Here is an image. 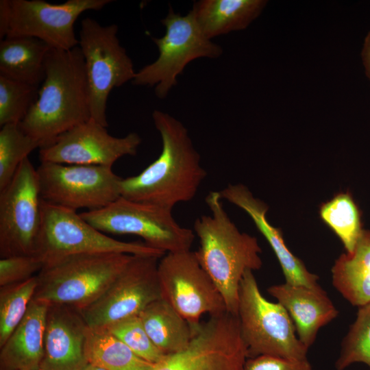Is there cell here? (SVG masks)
<instances>
[{
    "label": "cell",
    "instance_id": "83f0119b",
    "mask_svg": "<svg viewBox=\"0 0 370 370\" xmlns=\"http://www.w3.org/2000/svg\"><path fill=\"white\" fill-rule=\"evenodd\" d=\"M40 143L25 133L19 124L11 123L0 130V191L11 182L21 162Z\"/></svg>",
    "mask_w": 370,
    "mask_h": 370
},
{
    "label": "cell",
    "instance_id": "d4e9b609",
    "mask_svg": "<svg viewBox=\"0 0 370 370\" xmlns=\"http://www.w3.org/2000/svg\"><path fill=\"white\" fill-rule=\"evenodd\" d=\"M85 356L88 363L106 370H152L156 365L138 356L108 331L89 328Z\"/></svg>",
    "mask_w": 370,
    "mask_h": 370
},
{
    "label": "cell",
    "instance_id": "3957f363",
    "mask_svg": "<svg viewBox=\"0 0 370 370\" xmlns=\"http://www.w3.org/2000/svg\"><path fill=\"white\" fill-rule=\"evenodd\" d=\"M219 191L205 201L211 213L198 217L193 232L199 241L197 259L219 288L227 310L237 316L238 290L247 271L262 267V249L256 237L241 232L225 212Z\"/></svg>",
    "mask_w": 370,
    "mask_h": 370
},
{
    "label": "cell",
    "instance_id": "e0dca14e",
    "mask_svg": "<svg viewBox=\"0 0 370 370\" xmlns=\"http://www.w3.org/2000/svg\"><path fill=\"white\" fill-rule=\"evenodd\" d=\"M88 327L79 310L48 304L42 370H83L88 363L85 347Z\"/></svg>",
    "mask_w": 370,
    "mask_h": 370
},
{
    "label": "cell",
    "instance_id": "6da1fadb",
    "mask_svg": "<svg viewBox=\"0 0 370 370\" xmlns=\"http://www.w3.org/2000/svg\"><path fill=\"white\" fill-rule=\"evenodd\" d=\"M152 118L161 137V153L139 174L121 179V197L173 210L196 196L207 172L180 121L158 110Z\"/></svg>",
    "mask_w": 370,
    "mask_h": 370
},
{
    "label": "cell",
    "instance_id": "2e32d148",
    "mask_svg": "<svg viewBox=\"0 0 370 370\" xmlns=\"http://www.w3.org/2000/svg\"><path fill=\"white\" fill-rule=\"evenodd\" d=\"M106 127L90 118L40 148V162L112 168L119 158L136 154L142 141L137 133L115 137Z\"/></svg>",
    "mask_w": 370,
    "mask_h": 370
},
{
    "label": "cell",
    "instance_id": "836d02e7",
    "mask_svg": "<svg viewBox=\"0 0 370 370\" xmlns=\"http://www.w3.org/2000/svg\"><path fill=\"white\" fill-rule=\"evenodd\" d=\"M10 12L9 0L0 1V38L6 37L10 24Z\"/></svg>",
    "mask_w": 370,
    "mask_h": 370
},
{
    "label": "cell",
    "instance_id": "603a6c76",
    "mask_svg": "<svg viewBox=\"0 0 370 370\" xmlns=\"http://www.w3.org/2000/svg\"><path fill=\"white\" fill-rule=\"evenodd\" d=\"M332 278L334 288L352 306L370 303V230H364L352 252L336 259Z\"/></svg>",
    "mask_w": 370,
    "mask_h": 370
},
{
    "label": "cell",
    "instance_id": "d6a6232c",
    "mask_svg": "<svg viewBox=\"0 0 370 370\" xmlns=\"http://www.w3.org/2000/svg\"><path fill=\"white\" fill-rule=\"evenodd\" d=\"M243 370H312L308 358L288 359L271 356H260L247 359Z\"/></svg>",
    "mask_w": 370,
    "mask_h": 370
},
{
    "label": "cell",
    "instance_id": "ffe728a7",
    "mask_svg": "<svg viewBox=\"0 0 370 370\" xmlns=\"http://www.w3.org/2000/svg\"><path fill=\"white\" fill-rule=\"evenodd\" d=\"M48 304L32 298L22 321L1 347L0 370H40Z\"/></svg>",
    "mask_w": 370,
    "mask_h": 370
},
{
    "label": "cell",
    "instance_id": "7402d4cb",
    "mask_svg": "<svg viewBox=\"0 0 370 370\" xmlns=\"http://www.w3.org/2000/svg\"><path fill=\"white\" fill-rule=\"evenodd\" d=\"M51 48L28 36L7 37L0 42V75L39 87L46 57Z\"/></svg>",
    "mask_w": 370,
    "mask_h": 370
},
{
    "label": "cell",
    "instance_id": "30bf717a",
    "mask_svg": "<svg viewBox=\"0 0 370 370\" xmlns=\"http://www.w3.org/2000/svg\"><path fill=\"white\" fill-rule=\"evenodd\" d=\"M36 171L42 199L56 206L95 210L121 197L122 178L111 167L41 162Z\"/></svg>",
    "mask_w": 370,
    "mask_h": 370
},
{
    "label": "cell",
    "instance_id": "f1b7e54d",
    "mask_svg": "<svg viewBox=\"0 0 370 370\" xmlns=\"http://www.w3.org/2000/svg\"><path fill=\"white\" fill-rule=\"evenodd\" d=\"M357 362L367 365L370 369V303L358 308L356 318L341 343L335 368L344 370Z\"/></svg>",
    "mask_w": 370,
    "mask_h": 370
},
{
    "label": "cell",
    "instance_id": "8fae6325",
    "mask_svg": "<svg viewBox=\"0 0 370 370\" xmlns=\"http://www.w3.org/2000/svg\"><path fill=\"white\" fill-rule=\"evenodd\" d=\"M159 258L133 256L125 269L95 301L78 309L90 329L104 330L162 299Z\"/></svg>",
    "mask_w": 370,
    "mask_h": 370
},
{
    "label": "cell",
    "instance_id": "1f68e13d",
    "mask_svg": "<svg viewBox=\"0 0 370 370\" xmlns=\"http://www.w3.org/2000/svg\"><path fill=\"white\" fill-rule=\"evenodd\" d=\"M44 262L36 255L15 256L0 260V286L25 281L38 273Z\"/></svg>",
    "mask_w": 370,
    "mask_h": 370
},
{
    "label": "cell",
    "instance_id": "277c9868",
    "mask_svg": "<svg viewBox=\"0 0 370 370\" xmlns=\"http://www.w3.org/2000/svg\"><path fill=\"white\" fill-rule=\"evenodd\" d=\"M134 255L84 254L46 263L37 273L33 299L47 304L82 308L99 298L125 269Z\"/></svg>",
    "mask_w": 370,
    "mask_h": 370
},
{
    "label": "cell",
    "instance_id": "9a60e30c",
    "mask_svg": "<svg viewBox=\"0 0 370 370\" xmlns=\"http://www.w3.org/2000/svg\"><path fill=\"white\" fill-rule=\"evenodd\" d=\"M111 0H9L10 19L6 37L38 38L51 48L70 50L79 45L74 24L88 10H99Z\"/></svg>",
    "mask_w": 370,
    "mask_h": 370
},
{
    "label": "cell",
    "instance_id": "44dd1931",
    "mask_svg": "<svg viewBox=\"0 0 370 370\" xmlns=\"http://www.w3.org/2000/svg\"><path fill=\"white\" fill-rule=\"evenodd\" d=\"M265 0H201L190 11L209 40L246 29L262 12Z\"/></svg>",
    "mask_w": 370,
    "mask_h": 370
},
{
    "label": "cell",
    "instance_id": "4316f807",
    "mask_svg": "<svg viewBox=\"0 0 370 370\" xmlns=\"http://www.w3.org/2000/svg\"><path fill=\"white\" fill-rule=\"evenodd\" d=\"M37 285L36 274L25 281L0 286V347L25 315Z\"/></svg>",
    "mask_w": 370,
    "mask_h": 370
},
{
    "label": "cell",
    "instance_id": "5b68a950",
    "mask_svg": "<svg viewBox=\"0 0 370 370\" xmlns=\"http://www.w3.org/2000/svg\"><path fill=\"white\" fill-rule=\"evenodd\" d=\"M237 317L248 358H307L308 348L299 341L288 313L280 304L269 301L262 295L250 270L240 283Z\"/></svg>",
    "mask_w": 370,
    "mask_h": 370
},
{
    "label": "cell",
    "instance_id": "52a82bcc",
    "mask_svg": "<svg viewBox=\"0 0 370 370\" xmlns=\"http://www.w3.org/2000/svg\"><path fill=\"white\" fill-rule=\"evenodd\" d=\"M81 216L103 233L141 237L149 246L166 253L190 251L195 233L181 226L172 210L120 197L107 206Z\"/></svg>",
    "mask_w": 370,
    "mask_h": 370
},
{
    "label": "cell",
    "instance_id": "e575fe53",
    "mask_svg": "<svg viewBox=\"0 0 370 370\" xmlns=\"http://www.w3.org/2000/svg\"><path fill=\"white\" fill-rule=\"evenodd\" d=\"M361 58L365 67L366 76L370 81V30L364 40L361 51Z\"/></svg>",
    "mask_w": 370,
    "mask_h": 370
},
{
    "label": "cell",
    "instance_id": "8d00e7d4",
    "mask_svg": "<svg viewBox=\"0 0 370 370\" xmlns=\"http://www.w3.org/2000/svg\"><path fill=\"white\" fill-rule=\"evenodd\" d=\"M40 370H42V369H40Z\"/></svg>",
    "mask_w": 370,
    "mask_h": 370
},
{
    "label": "cell",
    "instance_id": "ac0fdd59",
    "mask_svg": "<svg viewBox=\"0 0 370 370\" xmlns=\"http://www.w3.org/2000/svg\"><path fill=\"white\" fill-rule=\"evenodd\" d=\"M267 292L286 309L299 341L307 348L314 342L320 328L338 314V310L319 285L309 287L284 282L271 286Z\"/></svg>",
    "mask_w": 370,
    "mask_h": 370
},
{
    "label": "cell",
    "instance_id": "7a4b0ae2",
    "mask_svg": "<svg viewBox=\"0 0 370 370\" xmlns=\"http://www.w3.org/2000/svg\"><path fill=\"white\" fill-rule=\"evenodd\" d=\"M90 118L89 89L79 46L70 50L51 48L38 97L19 123L21 128L40 143V149Z\"/></svg>",
    "mask_w": 370,
    "mask_h": 370
},
{
    "label": "cell",
    "instance_id": "4dcf8cb0",
    "mask_svg": "<svg viewBox=\"0 0 370 370\" xmlns=\"http://www.w3.org/2000/svg\"><path fill=\"white\" fill-rule=\"evenodd\" d=\"M115 336L142 358L157 363L165 357L147 334L138 315L123 319L104 330Z\"/></svg>",
    "mask_w": 370,
    "mask_h": 370
},
{
    "label": "cell",
    "instance_id": "5bb4252c",
    "mask_svg": "<svg viewBox=\"0 0 370 370\" xmlns=\"http://www.w3.org/2000/svg\"><path fill=\"white\" fill-rule=\"evenodd\" d=\"M162 297L193 328L200 318L227 310L224 299L195 251L166 253L158 262Z\"/></svg>",
    "mask_w": 370,
    "mask_h": 370
},
{
    "label": "cell",
    "instance_id": "ba28073f",
    "mask_svg": "<svg viewBox=\"0 0 370 370\" xmlns=\"http://www.w3.org/2000/svg\"><path fill=\"white\" fill-rule=\"evenodd\" d=\"M116 24L101 25L86 17L82 21L79 47L84 57L90 95L91 119L108 127V99L114 88L133 80V62L117 37Z\"/></svg>",
    "mask_w": 370,
    "mask_h": 370
},
{
    "label": "cell",
    "instance_id": "9c48e42d",
    "mask_svg": "<svg viewBox=\"0 0 370 370\" xmlns=\"http://www.w3.org/2000/svg\"><path fill=\"white\" fill-rule=\"evenodd\" d=\"M161 23L166 28L165 34L152 38L159 51L158 58L136 72L132 83L154 86L156 97L164 99L188 63L201 58H217L223 49L203 34L190 12L182 16L170 7Z\"/></svg>",
    "mask_w": 370,
    "mask_h": 370
},
{
    "label": "cell",
    "instance_id": "8992f818",
    "mask_svg": "<svg viewBox=\"0 0 370 370\" xmlns=\"http://www.w3.org/2000/svg\"><path fill=\"white\" fill-rule=\"evenodd\" d=\"M119 253L161 258L165 252L145 242H125L107 236L77 211L42 199V221L34 255L46 263L76 254Z\"/></svg>",
    "mask_w": 370,
    "mask_h": 370
},
{
    "label": "cell",
    "instance_id": "f546056e",
    "mask_svg": "<svg viewBox=\"0 0 370 370\" xmlns=\"http://www.w3.org/2000/svg\"><path fill=\"white\" fill-rule=\"evenodd\" d=\"M38 87L0 75V125L19 124L36 101Z\"/></svg>",
    "mask_w": 370,
    "mask_h": 370
},
{
    "label": "cell",
    "instance_id": "4fadbf2b",
    "mask_svg": "<svg viewBox=\"0 0 370 370\" xmlns=\"http://www.w3.org/2000/svg\"><path fill=\"white\" fill-rule=\"evenodd\" d=\"M42 199L36 169L25 159L0 191V257L34 255Z\"/></svg>",
    "mask_w": 370,
    "mask_h": 370
},
{
    "label": "cell",
    "instance_id": "d590c367",
    "mask_svg": "<svg viewBox=\"0 0 370 370\" xmlns=\"http://www.w3.org/2000/svg\"><path fill=\"white\" fill-rule=\"evenodd\" d=\"M83 370H106L102 367H98L97 365H92L91 363H88Z\"/></svg>",
    "mask_w": 370,
    "mask_h": 370
},
{
    "label": "cell",
    "instance_id": "484cf974",
    "mask_svg": "<svg viewBox=\"0 0 370 370\" xmlns=\"http://www.w3.org/2000/svg\"><path fill=\"white\" fill-rule=\"evenodd\" d=\"M320 217L343 243L346 252H352L364 229L360 211L349 193H340L320 208Z\"/></svg>",
    "mask_w": 370,
    "mask_h": 370
},
{
    "label": "cell",
    "instance_id": "cb8c5ba5",
    "mask_svg": "<svg viewBox=\"0 0 370 370\" xmlns=\"http://www.w3.org/2000/svg\"><path fill=\"white\" fill-rule=\"evenodd\" d=\"M138 316L152 342L165 355L186 348L199 327L193 328L163 299L149 304Z\"/></svg>",
    "mask_w": 370,
    "mask_h": 370
},
{
    "label": "cell",
    "instance_id": "7c38bea8",
    "mask_svg": "<svg viewBox=\"0 0 370 370\" xmlns=\"http://www.w3.org/2000/svg\"><path fill=\"white\" fill-rule=\"evenodd\" d=\"M247 358L238 317L225 310L210 315L186 348L166 355L152 370H243Z\"/></svg>",
    "mask_w": 370,
    "mask_h": 370
},
{
    "label": "cell",
    "instance_id": "d6986e66",
    "mask_svg": "<svg viewBox=\"0 0 370 370\" xmlns=\"http://www.w3.org/2000/svg\"><path fill=\"white\" fill-rule=\"evenodd\" d=\"M225 199L247 212L258 230L266 238L274 251L282 269L285 282L293 285L314 287L319 285V277L310 272L303 262L287 247L280 229L271 225L267 219L268 206L255 198L243 184H228L219 191Z\"/></svg>",
    "mask_w": 370,
    "mask_h": 370
}]
</instances>
